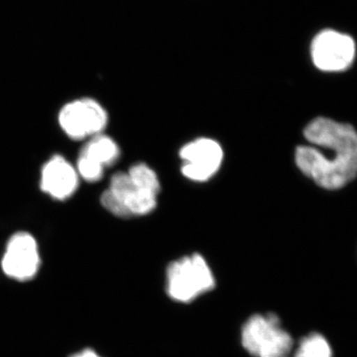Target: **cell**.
Returning <instances> with one entry per match:
<instances>
[{"label":"cell","mask_w":357,"mask_h":357,"mask_svg":"<svg viewBox=\"0 0 357 357\" xmlns=\"http://www.w3.org/2000/svg\"><path fill=\"white\" fill-rule=\"evenodd\" d=\"M305 138L312 146L296 150V164L326 190H338L357 176V131L349 123L318 117L307 124Z\"/></svg>","instance_id":"1"},{"label":"cell","mask_w":357,"mask_h":357,"mask_svg":"<svg viewBox=\"0 0 357 357\" xmlns=\"http://www.w3.org/2000/svg\"><path fill=\"white\" fill-rule=\"evenodd\" d=\"M159 192L157 174L146 164L138 163L128 172L112 176L109 187L100 197V203L117 218L145 215L156 208Z\"/></svg>","instance_id":"2"},{"label":"cell","mask_w":357,"mask_h":357,"mask_svg":"<svg viewBox=\"0 0 357 357\" xmlns=\"http://www.w3.org/2000/svg\"><path fill=\"white\" fill-rule=\"evenodd\" d=\"M241 344L255 357H288L294 340L274 314H253L241 330Z\"/></svg>","instance_id":"3"},{"label":"cell","mask_w":357,"mask_h":357,"mask_svg":"<svg viewBox=\"0 0 357 357\" xmlns=\"http://www.w3.org/2000/svg\"><path fill=\"white\" fill-rule=\"evenodd\" d=\"M215 286V276L202 255L185 256L167 269V294L176 302L191 303Z\"/></svg>","instance_id":"4"},{"label":"cell","mask_w":357,"mask_h":357,"mask_svg":"<svg viewBox=\"0 0 357 357\" xmlns=\"http://www.w3.org/2000/svg\"><path fill=\"white\" fill-rule=\"evenodd\" d=\"M107 121V112L93 98L67 103L59 114L61 128L73 140H84L102 133Z\"/></svg>","instance_id":"5"},{"label":"cell","mask_w":357,"mask_h":357,"mask_svg":"<svg viewBox=\"0 0 357 357\" xmlns=\"http://www.w3.org/2000/svg\"><path fill=\"white\" fill-rule=\"evenodd\" d=\"M356 43L349 35L324 30L312 40V62L324 72H342L349 69L356 57Z\"/></svg>","instance_id":"6"},{"label":"cell","mask_w":357,"mask_h":357,"mask_svg":"<svg viewBox=\"0 0 357 357\" xmlns=\"http://www.w3.org/2000/svg\"><path fill=\"white\" fill-rule=\"evenodd\" d=\"M182 173L195 182H206L217 174L222 166L223 150L220 143L211 138H199L180 150Z\"/></svg>","instance_id":"7"},{"label":"cell","mask_w":357,"mask_h":357,"mask_svg":"<svg viewBox=\"0 0 357 357\" xmlns=\"http://www.w3.org/2000/svg\"><path fill=\"white\" fill-rule=\"evenodd\" d=\"M39 267L38 245L34 237L23 231L13 234L2 258L4 273L15 280L26 281L37 274Z\"/></svg>","instance_id":"8"},{"label":"cell","mask_w":357,"mask_h":357,"mask_svg":"<svg viewBox=\"0 0 357 357\" xmlns=\"http://www.w3.org/2000/svg\"><path fill=\"white\" fill-rule=\"evenodd\" d=\"M121 156V149L109 136L100 133L89 138L79 151L77 171L79 177L89 183L102 178L105 168L114 165Z\"/></svg>","instance_id":"9"},{"label":"cell","mask_w":357,"mask_h":357,"mask_svg":"<svg viewBox=\"0 0 357 357\" xmlns=\"http://www.w3.org/2000/svg\"><path fill=\"white\" fill-rule=\"evenodd\" d=\"M79 187V174L69 162L55 155L41 171V190L55 199H69Z\"/></svg>","instance_id":"10"},{"label":"cell","mask_w":357,"mask_h":357,"mask_svg":"<svg viewBox=\"0 0 357 357\" xmlns=\"http://www.w3.org/2000/svg\"><path fill=\"white\" fill-rule=\"evenodd\" d=\"M294 357H333L332 347L321 333H310L301 340Z\"/></svg>","instance_id":"11"},{"label":"cell","mask_w":357,"mask_h":357,"mask_svg":"<svg viewBox=\"0 0 357 357\" xmlns=\"http://www.w3.org/2000/svg\"><path fill=\"white\" fill-rule=\"evenodd\" d=\"M73 357H100V356H98V354H96L95 351H84L83 352H81V354H77V356H75Z\"/></svg>","instance_id":"12"}]
</instances>
